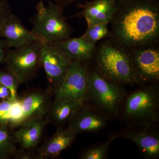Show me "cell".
Segmentation results:
<instances>
[{"mask_svg": "<svg viewBox=\"0 0 159 159\" xmlns=\"http://www.w3.org/2000/svg\"><path fill=\"white\" fill-rule=\"evenodd\" d=\"M109 39L127 50L159 44L158 0H117Z\"/></svg>", "mask_w": 159, "mask_h": 159, "instance_id": "1", "label": "cell"}, {"mask_svg": "<svg viewBox=\"0 0 159 159\" xmlns=\"http://www.w3.org/2000/svg\"><path fill=\"white\" fill-rule=\"evenodd\" d=\"M95 69L107 79L119 84H142L133 67L128 50L108 39L96 46Z\"/></svg>", "mask_w": 159, "mask_h": 159, "instance_id": "2", "label": "cell"}, {"mask_svg": "<svg viewBox=\"0 0 159 159\" xmlns=\"http://www.w3.org/2000/svg\"><path fill=\"white\" fill-rule=\"evenodd\" d=\"M35 14L30 18L33 25L31 30L43 43H55L68 39L73 32L61 10L50 1L45 6L42 1L36 6Z\"/></svg>", "mask_w": 159, "mask_h": 159, "instance_id": "3", "label": "cell"}, {"mask_svg": "<svg viewBox=\"0 0 159 159\" xmlns=\"http://www.w3.org/2000/svg\"><path fill=\"white\" fill-rule=\"evenodd\" d=\"M42 44L33 41L10 50L5 67L14 74L20 84L35 78L41 68Z\"/></svg>", "mask_w": 159, "mask_h": 159, "instance_id": "4", "label": "cell"}, {"mask_svg": "<svg viewBox=\"0 0 159 159\" xmlns=\"http://www.w3.org/2000/svg\"><path fill=\"white\" fill-rule=\"evenodd\" d=\"M124 96L119 84L107 79L96 69L89 67L88 99L104 110L117 115Z\"/></svg>", "mask_w": 159, "mask_h": 159, "instance_id": "5", "label": "cell"}, {"mask_svg": "<svg viewBox=\"0 0 159 159\" xmlns=\"http://www.w3.org/2000/svg\"><path fill=\"white\" fill-rule=\"evenodd\" d=\"M159 104L158 92L154 86L135 91L126 99L124 111L125 117L134 122H157Z\"/></svg>", "mask_w": 159, "mask_h": 159, "instance_id": "6", "label": "cell"}, {"mask_svg": "<svg viewBox=\"0 0 159 159\" xmlns=\"http://www.w3.org/2000/svg\"><path fill=\"white\" fill-rule=\"evenodd\" d=\"M89 63L73 61L62 81L54 91L55 98L69 97L83 102L88 99Z\"/></svg>", "mask_w": 159, "mask_h": 159, "instance_id": "7", "label": "cell"}, {"mask_svg": "<svg viewBox=\"0 0 159 159\" xmlns=\"http://www.w3.org/2000/svg\"><path fill=\"white\" fill-rule=\"evenodd\" d=\"M42 68L51 91L62 81L73 60L54 43L44 42L41 48Z\"/></svg>", "mask_w": 159, "mask_h": 159, "instance_id": "8", "label": "cell"}, {"mask_svg": "<svg viewBox=\"0 0 159 159\" xmlns=\"http://www.w3.org/2000/svg\"><path fill=\"white\" fill-rule=\"evenodd\" d=\"M135 73L142 83L159 79V44L128 50Z\"/></svg>", "mask_w": 159, "mask_h": 159, "instance_id": "9", "label": "cell"}, {"mask_svg": "<svg viewBox=\"0 0 159 159\" xmlns=\"http://www.w3.org/2000/svg\"><path fill=\"white\" fill-rule=\"evenodd\" d=\"M18 100L22 113V124L31 119H43L52 102L48 93L40 90L28 91Z\"/></svg>", "mask_w": 159, "mask_h": 159, "instance_id": "10", "label": "cell"}, {"mask_svg": "<svg viewBox=\"0 0 159 159\" xmlns=\"http://www.w3.org/2000/svg\"><path fill=\"white\" fill-rule=\"evenodd\" d=\"M0 38L6 40L10 48H17L28 43H43L39 37L29 31L17 16L11 14L0 26Z\"/></svg>", "mask_w": 159, "mask_h": 159, "instance_id": "11", "label": "cell"}, {"mask_svg": "<svg viewBox=\"0 0 159 159\" xmlns=\"http://www.w3.org/2000/svg\"><path fill=\"white\" fill-rule=\"evenodd\" d=\"M117 0H93L85 4H79L82 9L75 16H83L87 25L102 23L108 25L117 9Z\"/></svg>", "mask_w": 159, "mask_h": 159, "instance_id": "12", "label": "cell"}, {"mask_svg": "<svg viewBox=\"0 0 159 159\" xmlns=\"http://www.w3.org/2000/svg\"><path fill=\"white\" fill-rule=\"evenodd\" d=\"M48 123L45 119L37 118L26 121L14 131L16 143L21 149L32 151L37 147L42 138L44 129Z\"/></svg>", "mask_w": 159, "mask_h": 159, "instance_id": "13", "label": "cell"}, {"mask_svg": "<svg viewBox=\"0 0 159 159\" xmlns=\"http://www.w3.org/2000/svg\"><path fill=\"white\" fill-rule=\"evenodd\" d=\"M83 102L69 97L55 98L45 119L48 123L55 125H62L70 120L82 107Z\"/></svg>", "mask_w": 159, "mask_h": 159, "instance_id": "14", "label": "cell"}, {"mask_svg": "<svg viewBox=\"0 0 159 159\" xmlns=\"http://www.w3.org/2000/svg\"><path fill=\"white\" fill-rule=\"evenodd\" d=\"M77 135L68 128L57 130L38 149L37 159L58 156L72 144Z\"/></svg>", "mask_w": 159, "mask_h": 159, "instance_id": "15", "label": "cell"}, {"mask_svg": "<svg viewBox=\"0 0 159 159\" xmlns=\"http://www.w3.org/2000/svg\"><path fill=\"white\" fill-rule=\"evenodd\" d=\"M106 125V121L103 117L93 111L83 108L82 107L69 121L68 129L77 134L98 131Z\"/></svg>", "mask_w": 159, "mask_h": 159, "instance_id": "16", "label": "cell"}, {"mask_svg": "<svg viewBox=\"0 0 159 159\" xmlns=\"http://www.w3.org/2000/svg\"><path fill=\"white\" fill-rule=\"evenodd\" d=\"M66 53L73 61L89 62L93 59L96 45L89 42L81 36L69 38L54 43Z\"/></svg>", "mask_w": 159, "mask_h": 159, "instance_id": "17", "label": "cell"}, {"mask_svg": "<svg viewBox=\"0 0 159 159\" xmlns=\"http://www.w3.org/2000/svg\"><path fill=\"white\" fill-rule=\"evenodd\" d=\"M122 137L134 142L146 156L157 158L159 155V139L153 134L147 131H129Z\"/></svg>", "mask_w": 159, "mask_h": 159, "instance_id": "18", "label": "cell"}, {"mask_svg": "<svg viewBox=\"0 0 159 159\" xmlns=\"http://www.w3.org/2000/svg\"><path fill=\"white\" fill-rule=\"evenodd\" d=\"M14 131L9 124L0 125V159L15 158L18 149Z\"/></svg>", "mask_w": 159, "mask_h": 159, "instance_id": "19", "label": "cell"}, {"mask_svg": "<svg viewBox=\"0 0 159 159\" xmlns=\"http://www.w3.org/2000/svg\"><path fill=\"white\" fill-rule=\"evenodd\" d=\"M110 36V30L108 25L102 23L87 25V29L81 37L89 42L97 44V42Z\"/></svg>", "mask_w": 159, "mask_h": 159, "instance_id": "20", "label": "cell"}, {"mask_svg": "<svg viewBox=\"0 0 159 159\" xmlns=\"http://www.w3.org/2000/svg\"><path fill=\"white\" fill-rule=\"evenodd\" d=\"M0 84L5 86L10 90L12 100H17V90L20 83L14 74L6 67L0 68Z\"/></svg>", "mask_w": 159, "mask_h": 159, "instance_id": "21", "label": "cell"}, {"mask_svg": "<svg viewBox=\"0 0 159 159\" xmlns=\"http://www.w3.org/2000/svg\"><path fill=\"white\" fill-rule=\"evenodd\" d=\"M115 137H112L103 144L86 150L81 154L82 159H103L107 154L109 146Z\"/></svg>", "mask_w": 159, "mask_h": 159, "instance_id": "22", "label": "cell"}, {"mask_svg": "<svg viewBox=\"0 0 159 159\" xmlns=\"http://www.w3.org/2000/svg\"><path fill=\"white\" fill-rule=\"evenodd\" d=\"M15 101L11 100L0 101V125L9 124L10 112Z\"/></svg>", "mask_w": 159, "mask_h": 159, "instance_id": "23", "label": "cell"}, {"mask_svg": "<svg viewBox=\"0 0 159 159\" xmlns=\"http://www.w3.org/2000/svg\"><path fill=\"white\" fill-rule=\"evenodd\" d=\"M11 14L12 9L8 0H0V26Z\"/></svg>", "mask_w": 159, "mask_h": 159, "instance_id": "24", "label": "cell"}, {"mask_svg": "<svg viewBox=\"0 0 159 159\" xmlns=\"http://www.w3.org/2000/svg\"><path fill=\"white\" fill-rule=\"evenodd\" d=\"M11 48L5 39H0V68L5 64Z\"/></svg>", "mask_w": 159, "mask_h": 159, "instance_id": "25", "label": "cell"}, {"mask_svg": "<svg viewBox=\"0 0 159 159\" xmlns=\"http://www.w3.org/2000/svg\"><path fill=\"white\" fill-rule=\"evenodd\" d=\"M0 99L1 100H12L10 90L6 86L1 84H0Z\"/></svg>", "mask_w": 159, "mask_h": 159, "instance_id": "26", "label": "cell"}, {"mask_svg": "<svg viewBox=\"0 0 159 159\" xmlns=\"http://www.w3.org/2000/svg\"><path fill=\"white\" fill-rule=\"evenodd\" d=\"M77 1V0H53V2L57 5V7L63 11L65 7Z\"/></svg>", "mask_w": 159, "mask_h": 159, "instance_id": "27", "label": "cell"}]
</instances>
